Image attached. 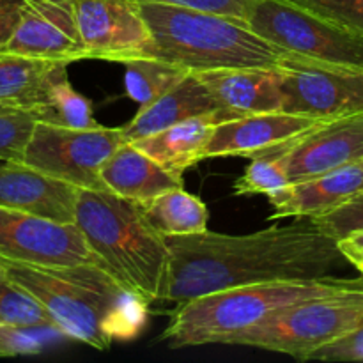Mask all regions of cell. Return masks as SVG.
I'll return each instance as SVG.
<instances>
[{
    "label": "cell",
    "instance_id": "6da1fadb",
    "mask_svg": "<svg viewBox=\"0 0 363 363\" xmlns=\"http://www.w3.org/2000/svg\"><path fill=\"white\" fill-rule=\"evenodd\" d=\"M165 301L179 305L204 294L279 280L330 277L346 261L339 243L314 223L273 225L245 236L206 233L169 236Z\"/></svg>",
    "mask_w": 363,
    "mask_h": 363
},
{
    "label": "cell",
    "instance_id": "7a4b0ae2",
    "mask_svg": "<svg viewBox=\"0 0 363 363\" xmlns=\"http://www.w3.org/2000/svg\"><path fill=\"white\" fill-rule=\"evenodd\" d=\"M7 279L27 289L52 315L55 332L106 351L144 328L147 305L124 289L101 264L39 268L0 257Z\"/></svg>",
    "mask_w": 363,
    "mask_h": 363
},
{
    "label": "cell",
    "instance_id": "3957f363",
    "mask_svg": "<svg viewBox=\"0 0 363 363\" xmlns=\"http://www.w3.org/2000/svg\"><path fill=\"white\" fill-rule=\"evenodd\" d=\"M74 223L98 264L147 307L165 301L170 248L152 227L140 202L112 190H78Z\"/></svg>",
    "mask_w": 363,
    "mask_h": 363
},
{
    "label": "cell",
    "instance_id": "277c9868",
    "mask_svg": "<svg viewBox=\"0 0 363 363\" xmlns=\"http://www.w3.org/2000/svg\"><path fill=\"white\" fill-rule=\"evenodd\" d=\"M151 30L152 59L188 73L223 67H277L284 50L259 35L247 20L160 0H137Z\"/></svg>",
    "mask_w": 363,
    "mask_h": 363
},
{
    "label": "cell",
    "instance_id": "5b68a950",
    "mask_svg": "<svg viewBox=\"0 0 363 363\" xmlns=\"http://www.w3.org/2000/svg\"><path fill=\"white\" fill-rule=\"evenodd\" d=\"M362 287L363 279L323 277L216 291L177 305L170 314V325L163 332L162 340L172 350L208 344L230 346L238 335L291 305Z\"/></svg>",
    "mask_w": 363,
    "mask_h": 363
},
{
    "label": "cell",
    "instance_id": "8992f818",
    "mask_svg": "<svg viewBox=\"0 0 363 363\" xmlns=\"http://www.w3.org/2000/svg\"><path fill=\"white\" fill-rule=\"evenodd\" d=\"M362 323L363 287L291 305L238 335L230 346H248L308 362L312 353Z\"/></svg>",
    "mask_w": 363,
    "mask_h": 363
},
{
    "label": "cell",
    "instance_id": "52a82bcc",
    "mask_svg": "<svg viewBox=\"0 0 363 363\" xmlns=\"http://www.w3.org/2000/svg\"><path fill=\"white\" fill-rule=\"evenodd\" d=\"M126 142L121 128L89 130L35 123L21 162L55 179L87 190H108L101 179L106 160Z\"/></svg>",
    "mask_w": 363,
    "mask_h": 363
},
{
    "label": "cell",
    "instance_id": "ba28073f",
    "mask_svg": "<svg viewBox=\"0 0 363 363\" xmlns=\"http://www.w3.org/2000/svg\"><path fill=\"white\" fill-rule=\"evenodd\" d=\"M248 25L284 52L363 71V35L344 30L287 0H261Z\"/></svg>",
    "mask_w": 363,
    "mask_h": 363
},
{
    "label": "cell",
    "instance_id": "9c48e42d",
    "mask_svg": "<svg viewBox=\"0 0 363 363\" xmlns=\"http://www.w3.org/2000/svg\"><path fill=\"white\" fill-rule=\"evenodd\" d=\"M284 112L332 121L363 112V71L286 52L277 66Z\"/></svg>",
    "mask_w": 363,
    "mask_h": 363
},
{
    "label": "cell",
    "instance_id": "30bf717a",
    "mask_svg": "<svg viewBox=\"0 0 363 363\" xmlns=\"http://www.w3.org/2000/svg\"><path fill=\"white\" fill-rule=\"evenodd\" d=\"M0 257L39 268L98 262L77 223L0 208Z\"/></svg>",
    "mask_w": 363,
    "mask_h": 363
},
{
    "label": "cell",
    "instance_id": "8fae6325",
    "mask_svg": "<svg viewBox=\"0 0 363 363\" xmlns=\"http://www.w3.org/2000/svg\"><path fill=\"white\" fill-rule=\"evenodd\" d=\"M77 20L87 59L124 62L151 48V30L137 0H77Z\"/></svg>",
    "mask_w": 363,
    "mask_h": 363
},
{
    "label": "cell",
    "instance_id": "7c38bea8",
    "mask_svg": "<svg viewBox=\"0 0 363 363\" xmlns=\"http://www.w3.org/2000/svg\"><path fill=\"white\" fill-rule=\"evenodd\" d=\"M6 52L67 64L87 59L78 30L77 0H23Z\"/></svg>",
    "mask_w": 363,
    "mask_h": 363
},
{
    "label": "cell",
    "instance_id": "4fadbf2b",
    "mask_svg": "<svg viewBox=\"0 0 363 363\" xmlns=\"http://www.w3.org/2000/svg\"><path fill=\"white\" fill-rule=\"evenodd\" d=\"M325 123L328 121L311 119L284 110L220 121L215 124L206 145L204 160L225 156L257 158L280 149H289L294 142Z\"/></svg>",
    "mask_w": 363,
    "mask_h": 363
},
{
    "label": "cell",
    "instance_id": "5bb4252c",
    "mask_svg": "<svg viewBox=\"0 0 363 363\" xmlns=\"http://www.w3.org/2000/svg\"><path fill=\"white\" fill-rule=\"evenodd\" d=\"M363 160V112L332 119L287 151L291 184Z\"/></svg>",
    "mask_w": 363,
    "mask_h": 363
},
{
    "label": "cell",
    "instance_id": "9a60e30c",
    "mask_svg": "<svg viewBox=\"0 0 363 363\" xmlns=\"http://www.w3.org/2000/svg\"><path fill=\"white\" fill-rule=\"evenodd\" d=\"M78 190L23 162L0 163V208L74 223Z\"/></svg>",
    "mask_w": 363,
    "mask_h": 363
},
{
    "label": "cell",
    "instance_id": "2e32d148",
    "mask_svg": "<svg viewBox=\"0 0 363 363\" xmlns=\"http://www.w3.org/2000/svg\"><path fill=\"white\" fill-rule=\"evenodd\" d=\"M197 74L218 103L220 121L252 113L279 112L284 106L277 67H223Z\"/></svg>",
    "mask_w": 363,
    "mask_h": 363
},
{
    "label": "cell",
    "instance_id": "e0dca14e",
    "mask_svg": "<svg viewBox=\"0 0 363 363\" xmlns=\"http://www.w3.org/2000/svg\"><path fill=\"white\" fill-rule=\"evenodd\" d=\"M363 194V160L344 165L312 179L289 184L279 194L269 195L273 215L269 220L287 218H318L332 213Z\"/></svg>",
    "mask_w": 363,
    "mask_h": 363
},
{
    "label": "cell",
    "instance_id": "ac0fdd59",
    "mask_svg": "<svg viewBox=\"0 0 363 363\" xmlns=\"http://www.w3.org/2000/svg\"><path fill=\"white\" fill-rule=\"evenodd\" d=\"M201 116H218L220 119L218 103L197 73H188L155 101L140 106L137 116L121 126V131L126 142H135L172 124Z\"/></svg>",
    "mask_w": 363,
    "mask_h": 363
},
{
    "label": "cell",
    "instance_id": "d6986e66",
    "mask_svg": "<svg viewBox=\"0 0 363 363\" xmlns=\"http://www.w3.org/2000/svg\"><path fill=\"white\" fill-rule=\"evenodd\" d=\"M101 179L108 190L135 202H147L160 194L183 188V176L160 165L133 142H124L103 165Z\"/></svg>",
    "mask_w": 363,
    "mask_h": 363
},
{
    "label": "cell",
    "instance_id": "ffe728a7",
    "mask_svg": "<svg viewBox=\"0 0 363 363\" xmlns=\"http://www.w3.org/2000/svg\"><path fill=\"white\" fill-rule=\"evenodd\" d=\"M67 62L0 52V105L32 112L46 99L53 82L67 71Z\"/></svg>",
    "mask_w": 363,
    "mask_h": 363
},
{
    "label": "cell",
    "instance_id": "44dd1931",
    "mask_svg": "<svg viewBox=\"0 0 363 363\" xmlns=\"http://www.w3.org/2000/svg\"><path fill=\"white\" fill-rule=\"evenodd\" d=\"M218 116H201L172 124L149 137L138 138L133 144L152 160L183 176L188 169L204 160L206 145L211 138Z\"/></svg>",
    "mask_w": 363,
    "mask_h": 363
},
{
    "label": "cell",
    "instance_id": "7402d4cb",
    "mask_svg": "<svg viewBox=\"0 0 363 363\" xmlns=\"http://www.w3.org/2000/svg\"><path fill=\"white\" fill-rule=\"evenodd\" d=\"M145 216L160 234L169 236H191L208 230V206L194 194L183 188L160 194L147 202H140Z\"/></svg>",
    "mask_w": 363,
    "mask_h": 363
},
{
    "label": "cell",
    "instance_id": "603a6c76",
    "mask_svg": "<svg viewBox=\"0 0 363 363\" xmlns=\"http://www.w3.org/2000/svg\"><path fill=\"white\" fill-rule=\"evenodd\" d=\"M35 123L53 124V126L89 130L99 126L92 116V105L84 94L71 85L67 71H64L52 84L46 99L32 110Z\"/></svg>",
    "mask_w": 363,
    "mask_h": 363
},
{
    "label": "cell",
    "instance_id": "cb8c5ba5",
    "mask_svg": "<svg viewBox=\"0 0 363 363\" xmlns=\"http://www.w3.org/2000/svg\"><path fill=\"white\" fill-rule=\"evenodd\" d=\"M124 66V87L138 106H145L183 80L186 69L152 57H138L121 62Z\"/></svg>",
    "mask_w": 363,
    "mask_h": 363
},
{
    "label": "cell",
    "instance_id": "d4e9b609",
    "mask_svg": "<svg viewBox=\"0 0 363 363\" xmlns=\"http://www.w3.org/2000/svg\"><path fill=\"white\" fill-rule=\"evenodd\" d=\"M0 326L16 330H55L52 315L21 286L0 280Z\"/></svg>",
    "mask_w": 363,
    "mask_h": 363
},
{
    "label": "cell",
    "instance_id": "484cf974",
    "mask_svg": "<svg viewBox=\"0 0 363 363\" xmlns=\"http://www.w3.org/2000/svg\"><path fill=\"white\" fill-rule=\"evenodd\" d=\"M287 151L268 152V155L252 158L245 174L234 183V195H275L291 184L287 172Z\"/></svg>",
    "mask_w": 363,
    "mask_h": 363
},
{
    "label": "cell",
    "instance_id": "4316f807",
    "mask_svg": "<svg viewBox=\"0 0 363 363\" xmlns=\"http://www.w3.org/2000/svg\"><path fill=\"white\" fill-rule=\"evenodd\" d=\"M337 27L363 35V0H287Z\"/></svg>",
    "mask_w": 363,
    "mask_h": 363
},
{
    "label": "cell",
    "instance_id": "83f0119b",
    "mask_svg": "<svg viewBox=\"0 0 363 363\" xmlns=\"http://www.w3.org/2000/svg\"><path fill=\"white\" fill-rule=\"evenodd\" d=\"M34 128L35 119L27 110L0 113V162H21Z\"/></svg>",
    "mask_w": 363,
    "mask_h": 363
},
{
    "label": "cell",
    "instance_id": "f1b7e54d",
    "mask_svg": "<svg viewBox=\"0 0 363 363\" xmlns=\"http://www.w3.org/2000/svg\"><path fill=\"white\" fill-rule=\"evenodd\" d=\"M311 222L314 223L315 229L337 241L360 233L363 230V194L357 195L340 208L333 209L332 213L312 218Z\"/></svg>",
    "mask_w": 363,
    "mask_h": 363
},
{
    "label": "cell",
    "instance_id": "f546056e",
    "mask_svg": "<svg viewBox=\"0 0 363 363\" xmlns=\"http://www.w3.org/2000/svg\"><path fill=\"white\" fill-rule=\"evenodd\" d=\"M363 362V323L311 354L308 362Z\"/></svg>",
    "mask_w": 363,
    "mask_h": 363
},
{
    "label": "cell",
    "instance_id": "4dcf8cb0",
    "mask_svg": "<svg viewBox=\"0 0 363 363\" xmlns=\"http://www.w3.org/2000/svg\"><path fill=\"white\" fill-rule=\"evenodd\" d=\"M160 2L194 7V9L209 11V13L227 14V16H234L248 21L252 11L255 9V6L261 0H160Z\"/></svg>",
    "mask_w": 363,
    "mask_h": 363
},
{
    "label": "cell",
    "instance_id": "1f68e13d",
    "mask_svg": "<svg viewBox=\"0 0 363 363\" xmlns=\"http://www.w3.org/2000/svg\"><path fill=\"white\" fill-rule=\"evenodd\" d=\"M25 330L0 326V357H16V354L38 353L39 344L23 335Z\"/></svg>",
    "mask_w": 363,
    "mask_h": 363
},
{
    "label": "cell",
    "instance_id": "d6a6232c",
    "mask_svg": "<svg viewBox=\"0 0 363 363\" xmlns=\"http://www.w3.org/2000/svg\"><path fill=\"white\" fill-rule=\"evenodd\" d=\"M23 0H0V52L6 50L18 20H20V11Z\"/></svg>",
    "mask_w": 363,
    "mask_h": 363
},
{
    "label": "cell",
    "instance_id": "836d02e7",
    "mask_svg": "<svg viewBox=\"0 0 363 363\" xmlns=\"http://www.w3.org/2000/svg\"><path fill=\"white\" fill-rule=\"evenodd\" d=\"M337 243H339V241H337ZM339 248L342 250L346 261L351 262V264H353L354 268H357L358 272H360L363 275V247L362 248L347 247V245H340L339 243Z\"/></svg>",
    "mask_w": 363,
    "mask_h": 363
},
{
    "label": "cell",
    "instance_id": "e575fe53",
    "mask_svg": "<svg viewBox=\"0 0 363 363\" xmlns=\"http://www.w3.org/2000/svg\"><path fill=\"white\" fill-rule=\"evenodd\" d=\"M339 243L340 245H347V247L362 248L363 247V230H360V233L351 234V236L344 238V240H339Z\"/></svg>",
    "mask_w": 363,
    "mask_h": 363
},
{
    "label": "cell",
    "instance_id": "d590c367",
    "mask_svg": "<svg viewBox=\"0 0 363 363\" xmlns=\"http://www.w3.org/2000/svg\"><path fill=\"white\" fill-rule=\"evenodd\" d=\"M7 279V273H6V268H4V264L0 262V280H6Z\"/></svg>",
    "mask_w": 363,
    "mask_h": 363
},
{
    "label": "cell",
    "instance_id": "8d00e7d4",
    "mask_svg": "<svg viewBox=\"0 0 363 363\" xmlns=\"http://www.w3.org/2000/svg\"><path fill=\"white\" fill-rule=\"evenodd\" d=\"M11 110H16V108H11V106L0 105V113H2V112H11Z\"/></svg>",
    "mask_w": 363,
    "mask_h": 363
}]
</instances>
